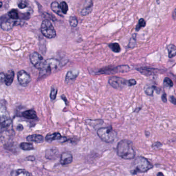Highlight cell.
I'll return each mask as SVG.
<instances>
[{
    "label": "cell",
    "mask_w": 176,
    "mask_h": 176,
    "mask_svg": "<svg viewBox=\"0 0 176 176\" xmlns=\"http://www.w3.org/2000/svg\"><path fill=\"white\" fill-rule=\"evenodd\" d=\"M117 151L118 155L124 159H133L135 156L133 144L127 140H122L118 143Z\"/></svg>",
    "instance_id": "obj_1"
},
{
    "label": "cell",
    "mask_w": 176,
    "mask_h": 176,
    "mask_svg": "<svg viewBox=\"0 0 176 176\" xmlns=\"http://www.w3.org/2000/svg\"><path fill=\"white\" fill-rule=\"evenodd\" d=\"M97 134L99 137L106 143H111L115 140L116 137V133L111 127L99 129Z\"/></svg>",
    "instance_id": "obj_2"
},
{
    "label": "cell",
    "mask_w": 176,
    "mask_h": 176,
    "mask_svg": "<svg viewBox=\"0 0 176 176\" xmlns=\"http://www.w3.org/2000/svg\"><path fill=\"white\" fill-rule=\"evenodd\" d=\"M134 172H145L152 168L153 166L150 162L143 157H138L134 162Z\"/></svg>",
    "instance_id": "obj_3"
},
{
    "label": "cell",
    "mask_w": 176,
    "mask_h": 176,
    "mask_svg": "<svg viewBox=\"0 0 176 176\" xmlns=\"http://www.w3.org/2000/svg\"><path fill=\"white\" fill-rule=\"evenodd\" d=\"M41 31L44 37L49 39L54 38L57 36V32L52 23L47 20L42 21L41 25Z\"/></svg>",
    "instance_id": "obj_4"
},
{
    "label": "cell",
    "mask_w": 176,
    "mask_h": 176,
    "mask_svg": "<svg viewBox=\"0 0 176 176\" xmlns=\"http://www.w3.org/2000/svg\"><path fill=\"white\" fill-rule=\"evenodd\" d=\"M130 70V67L127 65H122L114 68H101L97 72L96 74H113L118 73L127 72Z\"/></svg>",
    "instance_id": "obj_5"
},
{
    "label": "cell",
    "mask_w": 176,
    "mask_h": 176,
    "mask_svg": "<svg viewBox=\"0 0 176 176\" xmlns=\"http://www.w3.org/2000/svg\"><path fill=\"white\" fill-rule=\"evenodd\" d=\"M109 83L112 87L116 89H122L128 86V81L124 78L117 76H112L109 80Z\"/></svg>",
    "instance_id": "obj_6"
},
{
    "label": "cell",
    "mask_w": 176,
    "mask_h": 176,
    "mask_svg": "<svg viewBox=\"0 0 176 176\" xmlns=\"http://www.w3.org/2000/svg\"><path fill=\"white\" fill-rule=\"evenodd\" d=\"M30 61L36 68L41 70L44 66L45 61H44L42 56L37 52H33L29 56Z\"/></svg>",
    "instance_id": "obj_7"
},
{
    "label": "cell",
    "mask_w": 176,
    "mask_h": 176,
    "mask_svg": "<svg viewBox=\"0 0 176 176\" xmlns=\"http://www.w3.org/2000/svg\"><path fill=\"white\" fill-rule=\"evenodd\" d=\"M9 16H3L1 18V27L5 31H9L16 25V21H13Z\"/></svg>",
    "instance_id": "obj_8"
},
{
    "label": "cell",
    "mask_w": 176,
    "mask_h": 176,
    "mask_svg": "<svg viewBox=\"0 0 176 176\" xmlns=\"http://www.w3.org/2000/svg\"><path fill=\"white\" fill-rule=\"evenodd\" d=\"M17 77L20 85L22 87H26L31 81L30 75L25 71H20L17 74Z\"/></svg>",
    "instance_id": "obj_9"
},
{
    "label": "cell",
    "mask_w": 176,
    "mask_h": 176,
    "mask_svg": "<svg viewBox=\"0 0 176 176\" xmlns=\"http://www.w3.org/2000/svg\"><path fill=\"white\" fill-rule=\"evenodd\" d=\"M15 77V73L13 70L9 71L5 75L1 73V80L4 81L6 86H11L13 83Z\"/></svg>",
    "instance_id": "obj_10"
},
{
    "label": "cell",
    "mask_w": 176,
    "mask_h": 176,
    "mask_svg": "<svg viewBox=\"0 0 176 176\" xmlns=\"http://www.w3.org/2000/svg\"><path fill=\"white\" fill-rule=\"evenodd\" d=\"M73 160L72 153L70 152H65L61 155L60 162L62 165H68L71 163Z\"/></svg>",
    "instance_id": "obj_11"
},
{
    "label": "cell",
    "mask_w": 176,
    "mask_h": 176,
    "mask_svg": "<svg viewBox=\"0 0 176 176\" xmlns=\"http://www.w3.org/2000/svg\"><path fill=\"white\" fill-rule=\"evenodd\" d=\"M51 9L57 15H59L60 17H64V14L61 9L60 5L59 4V3L56 1L53 2L51 4Z\"/></svg>",
    "instance_id": "obj_12"
},
{
    "label": "cell",
    "mask_w": 176,
    "mask_h": 176,
    "mask_svg": "<svg viewBox=\"0 0 176 176\" xmlns=\"http://www.w3.org/2000/svg\"><path fill=\"white\" fill-rule=\"evenodd\" d=\"M78 74H79V72L78 71H69V72L67 73V75L66 76V78H65L66 83H69L72 81H74L77 77L78 76Z\"/></svg>",
    "instance_id": "obj_13"
},
{
    "label": "cell",
    "mask_w": 176,
    "mask_h": 176,
    "mask_svg": "<svg viewBox=\"0 0 176 176\" xmlns=\"http://www.w3.org/2000/svg\"><path fill=\"white\" fill-rule=\"evenodd\" d=\"M27 141L35 142L36 143H41L44 141V137L41 135H29L26 138Z\"/></svg>",
    "instance_id": "obj_14"
},
{
    "label": "cell",
    "mask_w": 176,
    "mask_h": 176,
    "mask_svg": "<svg viewBox=\"0 0 176 176\" xmlns=\"http://www.w3.org/2000/svg\"><path fill=\"white\" fill-rule=\"evenodd\" d=\"M22 115L24 118H27L29 120H35L37 118L36 113L33 109L26 110L22 113Z\"/></svg>",
    "instance_id": "obj_15"
},
{
    "label": "cell",
    "mask_w": 176,
    "mask_h": 176,
    "mask_svg": "<svg viewBox=\"0 0 176 176\" xmlns=\"http://www.w3.org/2000/svg\"><path fill=\"white\" fill-rule=\"evenodd\" d=\"M137 70L141 73L142 74L146 75V76H149L151 75L155 74V68H137Z\"/></svg>",
    "instance_id": "obj_16"
},
{
    "label": "cell",
    "mask_w": 176,
    "mask_h": 176,
    "mask_svg": "<svg viewBox=\"0 0 176 176\" xmlns=\"http://www.w3.org/2000/svg\"><path fill=\"white\" fill-rule=\"evenodd\" d=\"M62 138L61 134L59 133H55L52 134H48L46 137V140L48 142H51L55 140H58Z\"/></svg>",
    "instance_id": "obj_17"
},
{
    "label": "cell",
    "mask_w": 176,
    "mask_h": 176,
    "mask_svg": "<svg viewBox=\"0 0 176 176\" xmlns=\"http://www.w3.org/2000/svg\"><path fill=\"white\" fill-rule=\"evenodd\" d=\"M11 176H31L29 172L22 169L14 170L11 172Z\"/></svg>",
    "instance_id": "obj_18"
},
{
    "label": "cell",
    "mask_w": 176,
    "mask_h": 176,
    "mask_svg": "<svg viewBox=\"0 0 176 176\" xmlns=\"http://www.w3.org/2000/svg\"><path fill=\"white\" fill-rule=\"evenodd\" d=\"M58 151L56 149H49L46 152V157L48 159H53L56 158L57 155Z\"/></svg>",
    "instance_id": "obj_19"
},
{
    "label": "cell",
    "mask_w": 176,
    "mask_h": 176,
    "mask_svg": "<svg viewBox=\"0 0 176 176\" xmlns=\"http://www.w3.org/2000/svg\"><path fill=\"white\" fill-rule=\"evenodd\" d=\"M167 49L168 52V57L172 58L176 55V46L174 44H170L167 46Z\"/></svg>",
    "instance_id": "obj_20"
},
{
    "label": "cell",
    "mask_w": 176,
    "mask_h": 176,
    "mask_svg": "<svg viewBox=\"0 0 176 176\" xmlns=\"http://www.w3.org/2000/svg\"><path fill=\"white\" fill-rule=\"evenodd\" d=\"M8 16L11 19L13 20H17V19L20 18L19 13L16 9H12L11 11H9L8 14Z\"/></svg>",
    "instance_id": "obj_21"
},
{
    "label": "cell",
    "mask_w": 176,
    "mask_h": 176,
    "mask_svg": "<svg viewBox=\"0 0 176 176\" xmlns=\"http://www.w3.org/2000/svg\"><path fill=\"white\" fill-rule=\"evenodd\" d=\"M20 147L21 149L23 150H30L33 149V145L29 143H26V142H23L21 143L20 145Z\"/></svg>",
    "instance_id": "obj_22"
},
{
    "label": "cell",
    "mask_w": 176,
    "mask_h": 176,
    "mask_svg": "<svg viewBox=\"0 0 176 176\" xmlns=\"http://www.w3.org/2000/svg\"><path fill=\"white\" fill-rule=\"evenodd\" d=\"M92 3L91 4L89 5L88 6L85 7V9H82L81 12V15L83 16H86V15H89L92 12Z\"/></svg>",
    "instance_id": "obj_23"
},
{
    "label": "cell",
    "mask_w": 176,
    "mask_h": 176,
    "mask_svg": "<svg viewBox=\"0 0 176 176\" xmlns=\"http://www.w3.org/2000/svg\"><path fill=\"white\" fill-rule=\"evenodd\" d=\"M109 47L115 53H119L121 50L119 44L117 43L109 44Z\"/></svg>",
    "instance_id": "obj_24"
},
{
    "label": "cell",
    "mask_w": 176,
    "mask_h": 176,
    "mask_svg": "<svg viewBox=\"0 0 176 176\" xmlns=\"http://www.w3.org/2000/svg\"><path fill=\"white\" fill-rule=\"evenodd\" d=\"M11 124V120L9 118H6L1 120V129L3 128H6L9 127Z\"/></svg>",
    "instance_id": "obj_25"
},
{
    "label": "cell",
    "mask_w": 176,
    "mask_h": 176,
    "mask_svg": "<svg viewBox=\"0 0 176 176\" xmlns=\"http://www.w3.org/2000/svg\"><path fill=\"white\" fill-rule=\"evenodd\" d=\"M70 25L72 27H75L78 25V21L75 16H72L69 19Z\"/></svg>",
    "instance_id": "obj_26"
},
{
    "label": "cell",
    "mask_w": 176,
    "mask_h": 176,
    "mask_svg": "<svg viewBox=\"0 0 176 176\" xmlns=\"http://www.w3.org/2000/svg\"><path fill=\"white\" fill-rule=\"evenodd\" d=\"M59 5H60L61 9L63 11V14H66L67 11H68V6L67 5V3L63 1V2H62Z\"/></svg>",
    "instance_id": "obj_27"
},
{
    "label": "cell",
    "mask_w": 176,
    "mask_h": 176,
    "mask_svg": "<svg viewBox=\"0 0 176 176\" xmlns=\"http://www.w3.org/2000/svg\"><path fill=\"white\" fill-rule=\"evenodd\" d=\"M136 44V34H134L132 38L130 39V42L128 45V47L129 48H133L135 46Z\"/></svg>",
    "instance_id": "obj_28"
},
{
    "label": "cell",
    "mask_w": 176,
    "mask_h": 176,
    "mask_svg": "<svg viewBox=\"0 0 176 176\" xmlns=\"http://www.w3.org/2000/svg\"><path fill=\"white\" fill-rule=\"evenodd\" d=\"M146 26V21L144 19H140L138 21V23L137 25L136 26V31H138L142 27H145Z\"/></svg>",
    "instance_id": "obj_29"
},
{
    "label": "cell",
    "mask_w": 176,
    "mask_h": 176,
    "mask_svg": "<svg viewBox=\"0 0 176 176\" xmlns=\"http://www.w3.org/2000/svg\"><path fill=\"white\" fill-rule=\"evenodd\" d=\"M164 84L166 87H170V88L172 87L174 85L172 81L168 77H166L164 79Z\"/></svg>",
    "instance_id": "obj_30"
},
{
    "label": "cell",
    "mask_w": 176,
    "mask_h": 176,
    "mask_svg": "<svg viewBox=\"0 0 176 176\" xmlns=\"http://www.w3.org/2000/svg\"><path fill=\"white\" fill-rule=\"evenodd\" d=\"M156 87L155 86H152V87H148L145 90L146 94L149 96H152L153 94L154 91L155 90Z\"/></svg>",
    "instance_id": "obj_31"
},
{
    "label": "cell",
    "mask_w": 176,
    "mask_h": 176,
    "mask_svg": "<svg viewBox=\"0 0 176 176\" xmlns=\"http://www.w3.org/2000/svg\"><path fill=\"white\" fill-rule=\"evenodd\" d=\"M57 89L56 88L53 87L51 89L50 93V98L51 100H54L57 97Z\"/></svg>",
    "instance_id": "obj_32"
},
{
    "label": "cell",
    "mask_w": 176,
    "mask_h": 176,
    "mask_svg": "<svg viewBox=\"0 0 176 176\" xmlns=\"http://www.w3.org/2000/svg\"><path fill=\"white\" fill-rule=\"evenodd\" d=\"M28 6V3L26 0H21L18 3V7L20 9H24Z\"/></svg>",
    "instance_id": "obj_33"
},
{
    "label": "cell",
    "mask_w": 176,
    "mask_h": 176,
    "mask_svg": "<svg viewBox=\"0 0 176 176\" xmlns=\"http://www.w3.org/2000/svg\"><path fill=\"white\" fill-rule=\"evenodd\" d=\"M136 84V81L134 79L128 80V86H134Z\"/></svg>",
    "instance_id": "obj_34"
},
{
    "label": "cell",
    "mask_w": 176,
    "mask_h": 176,
    "mask_svg": "<svg viewBox=\"0 0 176 176\" xmlns=\"http://www.w3.org/2000/svg\"><path fill=\"white\" fill-rule=\"evenodd\" d=\"M170 102H171V103L174 104V105H176V98H175V97L173 96H170Z\"/></svg>",
    "instance_id": "obj_35"
},
{
    "label": "cell",
    "mask_w": 176,
    "mask_h": 176,
    "mask_svg": "<svg viewBox=\"0 0 176 176\" xmlns=\"http://www.w3.org/2000/svg\"><path fill=\"white\" fill-rule=\"evenodd\" d=\"M161 98L163 102H164V103H166L167 102V96H166V93L163 94Z\"/></svg>",
    "instance_id": "obj_36"
},
{
    "label": "cell",
    "mask_w": 176,
    "mask_h": 176,
    "mask_svg": "<svg viewBox=\"0 0 176 176\" xmlns=\"http://www.w3.org/2000/svg\"><path fill=\"white\" fill-rule=\"evenodd\" d=\"M161 146V143H159V142H156V143H154L153 145H152V146L153 147H155V148H159Z\"/></svg>",
    "instance_id": "obj_37"
},
{
    "label": "cell",
    "mask_w": 176,
    "mask_h": 176,
    "mask_svg": "<svg viewBox=\"0 0 176 176\" xmlns=\"http://www.w3.org/2000/svg\"><path fill=\"white\" fill-rule=\"evenodd\" d=\"M26 159L28 161H34L35 160V157L34 156H29L28 157H26Z\"/></svg>",
    "instance_id": "obj_38"
},
{
    "label": "cell",
    "mask_w": 176,
    "mask_h": 176,
    "mask_svg": "<svg viewBox=\"0 0 176 176\" xmlns=\"http://www.w3.org/2000/svg\"><path fill=\"white\" fill-rule=\"evenodd\" d=\"M172 17L174 19H176V9L174 10V13L172 14Z\"/></svg>",
    "instance_id": "obj_39"
},
{
    "label": "cell",
    "mask_w": 176,
    "mask_h": 176,
    "mask_svg": "<svg viewBox=\"0 0 176 176\" xmlns=\"http://www.w3.org/2000/svg\"><path fill=\"white\" fill-rule=\"evenodd\" d=\"M157 176H164V175L161 172H160L157 174Z\"/></svg>",
    "instance_id": "obj_40"
}]
</instances>
